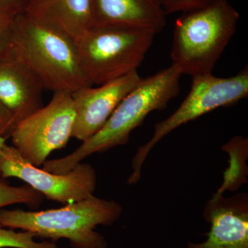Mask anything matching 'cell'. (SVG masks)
<instances>
[{
	"label": "cell",
	"mask_w": 248,
	"mask_h": 248,
	"mask_svg": "<svg viewBox=\"0 0 248 248\" xmlns=\"http://www.w3.org/2000/svg\"><path fill=\"white\" fill-rule=\"evenodd\" d=\"M239 17L229 1L183 13L174 25L172 65L192 78L212 73L236 32Z\"/></svg>",
	"instance_id": "obj_4"
},
{
	"label": "cell",
	"mask_w": 248,
	"mask_h": 248,
	"mask_svg": "<svg viewBox=\"0 0 248 248\" xmlns=\"http://www.w3.org/2000/svg\"><path fill=\"white\" fill-rule=\"evenodd\" d=\"M6 138L2 136V135H0V154H1V152L2 151L3 148L6 143ZM0 177H1V173H0Z\"/></svg>",
	"instance_id": "obj_20"
},
{
	"label": "cell",
	"mask_w": 248,
	"mask_h": 248,
	"mask_svg": "<svg viewBox=\"0 0 248 248\" xmlns=\"http://www.w3.org/2000/svg\"><path fill=\"white\" fill-rule=\"evenodd\" d=\"M156 34L135 26L93 24L77 42L86 83L99 86L138 71Z\"/></svg>",
	"instance_id": "obj_5"
},
{
	"label": "cell",
	"mask_w": 248,
	"mask_h": 248,
	"mask_svg": "<svg viewBox=\"0 0 248 248\" xmlns=\"http://www.w3.org/2000/svg\"><path fill=\"white\" fill-rule=\"evenodd\" d=\"M203 217L210 224L208 239L187 248H248V195L230 197L217 192L207 202Z\"/></svg>",
	"instance_id": "obj_10"
},
{
	"label": "cell",
	"mask_w": 248,
	"mask_h": 248,
	"mask_svg": "<svg viewBox=\"0 0 248 248\" xmlns=\"http://www.w3.org/2000/svg\"><path fill=\"white\" fill-rule=\"evenodd\" d=\"M10 55L27 67L45 90L73 93L90 86L80 68L76 41L27 14L15 17Z\"/></svg>",
	"instance_id": "obj_2"
},
{
	"label": "cell",
	"mask_w": 248,
	"mask_h": 248,
	"mask_svg": "<svg viewBox=\"0 0 248 248\" xmlns=\"http://www.w3.org/2000/svg\"><path fill=\"white\" fill-rule=\"evenodd\" d=\"M1 177L21 179L49 200L71 203L94 195L97 175L92 165L81 162L64 174L33 166L14 146L5 145L0 154Z\"/></svg>",
	"instance_id": "obj_8"
},
{
	"label": "cell",
	"mask_w": 248,
	"mask_h": 248,
	"mask_svg": "<svg viewBox=\"0 0 248 248\" xmlns=\"http://www.w3.org/2000/svg\"><path fill=\"white\" fill-rule=\"evenodd\" d=\"M138 71L97 87L84 86L71 93L76 110L72 138L89 140L101 130L116 108L130 91L141 83Z\"/></svg>",
	"instance_id": "obj_9"
},
{
	"label": "cell",
	"mask_w": 248,
	"mask_h": 248,
	"mask_svg": "<svg viewBox=\"0 0 248 248\" xmlns=\"http://www.w3.org/2000/svg\"><path fill=\"white\" fill-rule=\"evenodd\" d=\"M24 14L76 42L94 24L92 0H29Z\"/></svg>",
	"instance_id": "obj_12"
},
{
	"label": "cell",
	"mask_w": 248,
	"mask_h": 248,
	"mask_svg": "<svg viewBox=\"0 0 248 248\" xmlns=\"http://www.w3.org/2000/svg\"><path fill=\"white\" fill-rule=\"evenodd\" d=\"M122 212L118 202L93 195L61 208L40 211L0 209V225L45 239H68L73 248H108L107 240L94 229L114 224Z\"/></svg>",
	"instance_id": "obj_3"
},
{
	"label": "cell",
	"mask_w": 248,
	"mask_h": 248,
	"mask_svg": "<svg viewBox=\"0 0 248 248\" xmlns=\"http://www.w3.org/2000/svg\"><path fill=\"white\" fill-rule=\"evenodd\" d=\"M44 196L29 185L11 186L0 181V209L16 203H24L37 208L43 202Z\"/></svg>",
	"instance_id": "obj_14"
},
{
	"label": "cell",
	"mask_w": 248,
	"mask_h": 248,
	"mask_svg": "<svg viewBox=\"0 0 248 248\" xmlns=\"http://www.w3.org/2000/svg\"><path fill=\"white\" fill-rule=\"evenodd\" d=\"M94 24H119L161 32L166 17L156 0H92Z\"/></svg>",
	"instance_id": "obj_13"
},
{
	"label": "cell",
	"mask_w": 248,
	"mask_h": 248,
	"mask_svg": "<svg viewBox=\"0 0 248 248\" xmlns=\"http://www.w3.org/2000/svg\"><path fill=\"white\" fill-rule=\"evenodd\" d=\"M182 74L173 65L141 83L122 99L105 125L95 135L83 141L78 148L63 157L47 160L43 170L64 174L94 153H102L124 146L132 132L141 125L147 116L155 110H164L180 91Z\"/></svg>",
	"instance_id": "obj_1"
},
{
	"label": "cell",
	"mask_w": 248,
	"mask_h": 248,
	"mask_svg": "<svg viewBox=\"0 0 248 248\" xmlns=\"http://www.w3.org/2000/svg\"><path fill=\"white\" fill-rule=\"evenodd\" d=\"M16 126L12 115L6 107L0 102V135L7 138Z\"/></svg>",
	"instance_id": "obj_18"
},
{
	"label": "cell",
	"mask_w": 248,
	"mask_h": 248,
	"mask_svg": "<svg viewBox=\"0 0 248 248\" xmlns=\"http://www.w3.org/2000/svg\"><path fill=\"white\" fill-rule=\"evenodd\" d=\"M35 235L30 232H15L0 225V248H59L49 241L37 242Z\"/></svg>",
	"instance_id": "obj_15"
},
{
	"label": "cell",
	"mask_w": 248,
	"mask_h": 248,
	"mask_svg": "<svg viewBox=\"0 0 248 248\" xmlns=\"http://www.w3.org/2000/svg\"><path fill=\"white\" fill-rule=\"evenodd\" d=\"M229 0H159V3L166 16L175 13H185L210 5Z\"/></svg>",
	"instance_id": "obj_16"
},
{
	"label": "cell",
	"mask_w": 248,
	"mask_h": 248,
	"mask_svg": "<svg viewBox=\"0 0 248 248\" xmlns=\"http://www.w3.org/2000/svg\"><path fill=\"white\" fill-rule=\"evenodd\" d=\"M190 92L177 110L155 125L154 133L138 148L132 159L128 184L135 185L141 178L143 164L153 148L171 132L218 108L228 107L248 96V67L234 76L219 78L213 73L192 78Z\"/></svg>",
	"instance_id": "obj_6"
},
{
	"label": "cell",
	"mask_w": 248,
	"mask_h": 248,
	"mask_svg": "<svg viewBox=\"0 0 248 248\" xmlns=\"http://www.w3.org/2000/svg\"><path fill=\"white\" fill-rule=\"evenodd\" d=\"M27 6L26 0H0V7L4 10V14L12 17H16L15 15L19 9H22L24 14Z\"/></svg>",
	"instance_id": "obj_19"
},
{
	"label": "cell",
	"mask_w": 248,
	"mask_h": 248,
	"mask_svg": "<svg viewBox=\"0 0 248 248\" xmlns=\"http://www.w3.org/2000/svg\"><path fill=\"white\" fill-rule=\"evenodd\" d=\"M156 1H158V2H159V0H156Z\"/></svg>",
	"instance_id": "obj_21"
},
{
	"label": "cell",
	"mask_w": 248,
	"mask_h": 248,
	"mask_svg": "<svg viewBox=\"0 0 248 248\" xmlns=\"http://www.w3.org/2000/svg\"><path fill=\"white\" fill-rule=\"evenodd\" d=\"M44 90L38 79L11 55L0 62V102L16 125L43 107Z\"/></svg>",
	"instance_id": "obj_11"
},
{
	"label": "cell",
	"mask_w": 248,
	"mask_h": 248,
	"mask_svg": "<svg viewBox=\"0 0 248 248\" xmlns=\"http://www.w3.org/2000/svg\"><path fill=\"white\" fill-rule=\"evenodd\" d=\"M76 110L71 93H54L46 107L19 122L10 135L14 147L40 167L50 153L66 147L72 138Z\"/></svg>",
	"instance_id": "obj_7"
},
{
	"label": "cell",
	"mask_w": 248,
	"mask_h": 248,
	"mask_svg": "<svg viewBox=\"0 0 248 248\" xmlns=\"http://www.w3.org/2000/svg\"><path fill=\"white\" fill-rule=\"evenodd\" d=\"M15 17L0 14V62L9 58L14 37Z\"/></svg>",
	"instance_id": "obj_17"
}]
</instances>
